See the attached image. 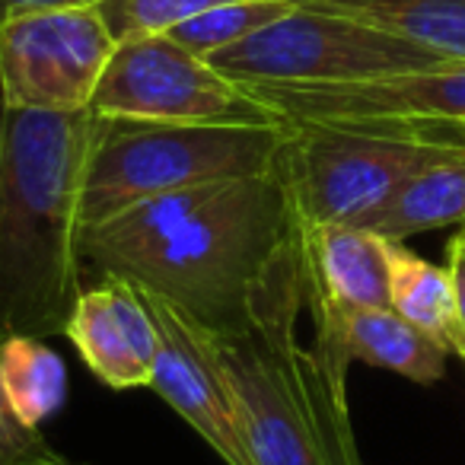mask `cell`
<instances>
[{"label":"cell","instance_id":"6da1fadb","mask_svg":"<svg viewBox=\"0 0 465 465\" xmlns=\"http://www.w3.org/2000/svg\"><path fill=\"white\" fill-rule=\"evenodd\" d=\"M297 236L281 163L268 175L226 179L141 201L80 230L84 265L179 306L211 335L252 319Z\"/></svg>","mask_w":465,"mask_h":465},{"label":"cell","instance_id":"7a4b0ae2","mask_svg":"<svg viewBox=\"0 0 465 465\" xmlns=\"http://www.w3.org/2000/svg\"><path fill=\"white\" fill-rule=\"evenodd\" d=\"M103 115L0 105V341L64 335L84 291L80 194Z\"/></svg>","mask_w":465,"mask_h":465},{"label":"cell","instance_id":"3957f363","mask_svg":"<svg viewBox=\"0 0 465 465\" xmlns=\"http://www.w3.org/2000/svg\"><path fill=\"white\" fill-rule=\"evenodd\" d=\"M306 310L300 232L242 329L213 338L249 465H363L348 389L297 341Z\"/></svg>","mask_w":465,"mask_h":465},{"label":"cell","instance_id":"277c9868","mask_svg":"<svg viewBox=\"0 0 465 465\" xmlns=\"http://www.w3.org/2000/svg\"><path fill=\"white\" fill-rule=\"evenodd\" d=\"M291 124H173L105 118L93 141L80 194L84 226L141 201L278 169Z\"/></svg>","mask_w":465,"mask_h":465},{"label":"cell","instance_id":"5b68a950","mask_svg":"<svg viewBox=\"0 0 465 465\" xmlns=\"http://www.w3.org/2000/svg\"><path fill=\"white\" fill-rule=\"evenodd\" d=\"M287 124L281 175L303 226H363L408 179L465 156V122Z\"/></svg>","mask_w":465,"mask_h":465},{"label":"cell","instance_id":"8992f818","mask_svg":"<svg viewBox=\"0 0 465 465\" xmlns=\"http://www.w3.org/2000/svg\"><path fill=\"white\" fill-rule=\"evenodd\" d=\"M207 61L246 86L357 84L446 64V58L399 35L300 4L249 39L207 54Z\"/></svg>","mask_w":465,"mask_h":465},{"label":"cell","instance_id":"52a82bcc","mask_svg":"<svg viewBox=\"0 0 465 465\" xmlns=\"http://www.w3.org/2000/svg\"><path fill=\"white\" fill-rule=\"evenodd\" d=\"M105 118L173 124H274L284 122L246 84L220 74L169 33L134 35L115 45L93 96Z\"/></svg>","mask_w":465,"mask_h":465},{"label":"cell","instance_id":"ba28073f","mask_svg":"<svg viewBox=\"0 0 465 465\" xmlns=\"http://www.w3.org/2000/svg\"><path fill=\"white\" fill-rule=\"evenodd\" d=\"M115 45L99 7L14 16L0 26V105L42 112L93 109Z\"/></svg>","mask_w":465,"mask_h":465},{"label":"cell","instance_id":"9c48e42d","mask_svg":"<svg viewBox=\"0 0 465 465\" xmlns=\"http://www.w3.org/2000/svg\"><path fill=\"white\" fill-rule=\"evenodd\" d=\"M300 232L303 303L316 322V357L348 389V322L354 312L392 306L389 300V240L367 226L325 223Z\"/></svg>","mask_w":465,"mask_h":465},{"label":"cell","instance_id":"30bf717a","mask_svg":"<svg viewBox=\"0 0 465 465\" xmlns=\"http://www.w3.org/2000/svg\"><path fill=\"white\" fill-rule=\"evenodd\" d=\"M284 122H465V61L357 84L249 86Z\"/></svg>","mask_w":465,"mask_h":465},{"label":"cell","instance_id":"8fae6325","mask_svg":"<svg viewBox=\"0 0 465 465\" xmlns=\"http://www.w3.org/2000/svg\"><path fill=\"white\" fill-rule=\"evenodd\" d=\"M137 291L143 293V303L156 325V361L150 389L169 408H175L226 465H249L240 430H236V411L226 392V380L213 354L211 331L192 322L169 300L143 287Z\"/></svg>","mask_w":465,"mask_h":465},{"label":"cell","instance_id":"7c38bea8","mask_svg":"<svg viewBox=\"0 0 465 465\" xmlns=\"http://www.w3.org/2000/svg\"><path fill=\"white\" fill-rule=\"evenodd\" d=\"M64 335L109 389L124 392L153 382L156 325L131 281L103 274L99 284L84 287Z\"/></svg>","mask_w":465,"mask_h":465},{"label":"cell","instance_id":"4fadbf2b","mask_svg":"<svg viewBox=\"0 0 465 465\" xmlns=\"http://www.w3.org/2000/svg\"><path fill=\"white\" fill-rule=\"evenodd\" d=\"M367 23L446 61H465V0H293Z\"/></svg>","mask_w":465,"mask_h":465},{"label":"cell","instance_id":"5bb4252c","mask_svg":"<svg viewBox=\"0 0 465 465\" xmlns=\"http://www.w3.org/2000/svg\"><path fill=\"white\" fill-rule=\"evenodd\" d=\"M389 300L399 316L465 363V329L450 268L420 259L405 242L389 240Z\"/></svg>","mask_w":465,"mask_h":465},{"label":"cell","instance_id":"9a60e30c","mask_svg":"<svg viewBox=\"0 0 465 465\" xmlns=\"http://www.w3.org/2000/svg\"><path fill=\"white\" fill-rule=\"evenodd\" d=\"M348 354L351 361H363L370 367L405 376L418 386H430L443 380L450 351L399 316L392 306H382L351 316Z\"/></svg>","mask_w":465,"mask_h":465},{"label":"cell","instance_id":"2e32d148","mask_svg":"<svg viewBox=\"0 0 465 465\" xmlns=\"http://www.w3.org/2000/svg\"><path fill=\"white\" fill-rule=\"evenodd\" d=\"M465 223V156L443 160L408 179L373 217L367 230L405 242L414 232Z\"/></svg>","mask_w":465,"mask_h":465},{"label":"cell","instance_id":"e0dca14e","mask_svg":"<svg viewBox=\"0 0 465 465\" xmlns=\"http://www.w3.org/2000/svg\"><path fill=\"white\" fill-rule=\"evenodd\" d=\"M0 386L14 411L29 427H39L64 405V361L48 348L45 338H7L0 341Z\"/></svg>","mask_w":465,"mask_h":465},{"label":"cell","instance_id":"ac0fdd59","mask_svg":"<svg viewBox=\"0 0 465 465\" xmlns=\"http://www.w3.org/2000/svg\"><path fill=\"white\" fill-rule=\"evenodd\" d=\"M291 10L293 0H240V4H226V7L207 10V14L194 16L188 23H179L175 29H169V35L185 48H192L194 54L207 58L220 48H230L236 42L249 39L252 33L281 20Z\"/></svg>","mask_w":465,"mask_h":465},{"label":"cell","instance_id":"d6986e66","mask_svg":"<svg viewBox=\"0 0 465 465\" xmlns=\"http://www.w3.org/2000/svg\"><path fill=\"white\" fill-rule=\"evenodd\" d=\"M240 4V0H105L99 4L105 23H109L115 42L134 39V35H160L188 23L207 10Z\"/></svg>","mask_w":465,"mask_h":465},{"label":"cell","instance_id":"ffe728a7","mask_svg":"<svg viewBox=\"0 0 465 465\" xmlns=\"http://www.w3.org/2000/svg\"><path fill=\"white\" fill-rule=\"evenodd\" d=\"M0 465H71L61 452L48 446L39 427H29L0 386Z\"/></svg>","mask_w":465,"mask_h":465},{"label":"cell","instance_id":"44dd1931","mask_svg":"<svg viewBox=\"0 0 465 465\" xmlns=\"http://www.w3.org/2000/svg\"><path fill=\"white\" fill-rule=\"evenodd\" d=\"M105 0H0V26L20 14L35 10H64V7H99Z\"/></svg>","mask_w":465,"mask_h":465},{"label":"cell","instance_id":"7402d4cb","mask_svg":"<svg viewBox=\"0 0 465 465\" xmlns=\"http://www.w3.org/2000/svg\"><path fill=\"white\" fill-rule=\"evenodd\" d=\"M446 268H450V274H452L459 319H462V329H465V223L459 226V232L450 240V249H446Z\"/></svg>","mask_w":465,"mask_h":465}]
</instances>
